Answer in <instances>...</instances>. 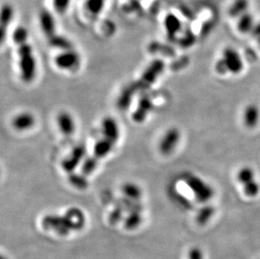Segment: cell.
I'll return each instance as SVG.
<instances>
[{"instance_id":"cell-1","label":"cell","mask_w":260,"mask_h":259,"mask_svg":"<svg viewBox=\"0 0 260 259\" xmlns=\"http://www.w3.org/2000/svg\"><path fill=\"white\" fill-rule=\"evenodd\" d=\"M165 63L160 59H156L151 63L141 78L128 85L120 95L117 104L119 109H125L130 105L132 98L138 93L144 92L154 85L160 74L163 72Z\"/></svg>"},{"instance_id":"cell-2","label":"cell","mask_w":260,"mask_h":259,"mask_svg":"<svg viewBox=\"0 0 260 259\" xmlns=\"http://www.w3.org/2000/svg\"><path fill=\"white\" fill-rule=\"evenodd\" d=\"M28 37V32L23 26H18L13 33V40L18 48L21 77L26 83L34 79L36 71L35 58L32 46L29 43Z\"/></svg>"},{"instance_id":"cell-3","label":"cell","mask_w":260,"mask_h":259,"mask_svg":"<svg viewBox=\"0 0 260 259\" xmlns=\"http://www.w3.org/2000/svg\"><path fill=\"white\" fill-rule=\"evenodd\" d=\"M85 216L81 210L72 208L64 216H48L43 220L46 228H53L61 234H66L70 229L80 228L85 224Z\"/></svg>"},{"instance_id":"cell-4","label":"cell","mask_w":260,"mask_h":259,"mask_svg":"<svg viewBox=\"0 0 260 259\" xmlns=\"http://www.w3.org/2000/svg\"><path fill=\"white\" fill-rule=\"evenodd\" d=\"M117 140H118L104 135V138L98 140L95 144L93 155L85 162V164L83 166V169H82L83 173L85 175H89L94 172L100 160L105 157L111 152Z\"/></svg>"},{"instance_id":"cell-5","label":"cell","mask_w":260,"mask_h":259,"mask_svg":"<svg viewBox=\"0 0 260 259\" xmlns=\"http://www.w3.org/2000/svg\"><path fill=\"white\" fill-rule=\"evenodd\" d=\"M185 184L191 190L193 194L199 202H207L214 195L213 189L195 175L187 174L185 176Z\"/></svg>"},{"instance_id":"cell-6","label":"cell","mask_w":260,"mask_h":259,"mask_svg":"<svg viewBox=\"0 0 260 259\" xmlns=\"http://www.w3.org/2000/svg\"><path fill=\"white\" fill-rule=\"evenodd\" d=\"M222 59L225 63L228 72L233 74L241 72L243 69V63L240 54L232 47H226L223 50Z\"/></svg>"},{"instance_id":"cell-7","label":"cell","mask_w":260,"mask_h":259,"mask_svg":"<svg viewBox=\"0 0 260 259\" xmlns=\"http://www.w3.org/2000/svg\"><path fill=\"white\" fill-rule=\"evenodd\" d=\"M56 64L59 69L63 70H72L79 67L80 57L75 51H64L63 53L59 54L55 59Z\"/></svg>"},{"instance_id":"cell-8","label":"cell","mask_w":260,"mask_h":259,"mask_svg":"<svg viewBox=\"0 0 260 259\" xmlns=\"http://www.w3.org/2000/svg\"><path fill=\"white\" fill-rule=\"evenodd\" d=\"M180 140V131L177 128H171L167 131L160 141L159 150L164 155H168L175 149Z\"/></svg>"},{"instance_id":"cell-9","label":"cell","mask_w":260,"mask_h":259,"mask_svg":"<svg viewBox=\"0 0 260 259\" xmlns=\"http://www.w3.org/2000/svg\"><path fill=\"white\" fill-rule=\"evenodd\" d=\"M86 153V148L85 145L80 144L72 150L69 157L63 162V168L64 171L69 173H72L74 169L79 166Z\"/></svg>"},{"instance_id":"cell-10","label":"cell","mask_w":260,"mask_h":259,"mask_svg":"<svg viewBox=\"0 0 260 259\" xmlns=\"http://www.w3.org/2000/svg\"><path fill=\"white\" fill-rule=\"evenodd\" d=\"M154 107V101L151 96L149 95L142 96L138 104V109L132 115V119L137 123L144 121L147 115L152 111Z\"/></svg>"},{"instance_id":"cell-11","label":"cell","mask_w":260,"mask_h":259,"mask_svg":"<svg viewBox=\"0 0 260 259\" xmlns=\"http://www.w3.org/2000/svg\"><path fill=\"white\" fill-rule=\"evenodd\" d=\"M39 17H40V25H41L42 32L44 33L45 36L49 41L55 35H57L53 16L47 10H42Z\"/></svg>"},{"instance_id":"cell-12","label":"cell","mask_w":260,"mask_h":259,"mask_svg":"<svg viewBox=\"0 0 260 259\" xmlns=\"http://www.w3.org/2000/svg\"><path fill=\"white\" fill-rule=\"evenodd\" d=\"M1 17H0V35H1V41L3 42L4 38L6 35L7 31L12 22L14 17V10L10 4H5L1 9Z\"/></svg>"},{"instance_id":"cell-13","label":"cell","mask_w":260,"mask_h":259,"mask_svg":"<svg viewBox=\"0 0 260 259\" xmlns=\"http://www.w3.org/2000/svg\"><path fill=\"white\" fill-rule=\"evenodd\" d=\"M164 26L167 35L170 40H173L182 29V23L177 16L170 14L166 16L164 20Z\"/></svg>"},{"instance_id":"cell-14","label":"cell","mask_w":260,"mask_h":259,"mask_svg":"<svg viewBox=\"0 0 260 259\" xmlns=\"http://www.w3.org/2000/svg\"><path fill=\"white\" fill-rule=\"evenodd\" d=\"M260 120V110L255 104H250L246 107L243 113V122L248 128H254Z\"/></svg>"},{"instance_id":"cell-15","label":"cell","mask_w":260,"mask_h":259,"mask_svg":"<svg viewBox=\"0 0 260 259\" xmlns=\"http://www.w3.org/2000/svg\"><path fill=\"white\" fill-rule=\"evenodd\" d=\"M256 22L254 17L249 11L244 14L243 16L239 17L237 22V28L238 32L242 34H248L251 33L254 30Z\"/></svg>"},{"instance_id":"cell-16","label":"cell","mask_w":260,"mask_h":259,"mask_svg":"<svg viewBox=\"0 0 260 259\" xmlns=\"http://www.w3.org/2000/svg\"><path fill=\"white\" fill-rule=\"evenodd\" d=\"M34 116L30 113H22L13 120V126L18 131H25L34 125Z\"/></svg>"},{"instance_id":"cell-17","label":"cell","mask_w":260,"mask_h":259,"mask_svg":"<svg viewBox=\"0 0 260 259\" xmlns=\"http://www.w3.org/2000/svg\"><path fill=\"white\" fill-rule=\"evenodd\" d=\"M249 1L248 0H233V2L229 6L228 15L233 19H238L248 12Z\"/></svg>"},{"instance_id":"cell-18","label":"cell","mask_w":260,"mask_h":259,"mask_svg":"<svg viewBox=\"0 0 260 259\" xmlns=\"http://www.w3.org/2000/svg\"><path fill=\"white\" fill-rule=\"evenodd\" d=\"M57 123L59 128L67 136L72 135L75 131V124L72 116L69 113L63 112L57 117Z\"/></svg>"},{"instance_id":"cell-19","label":"cell","mask_w":260,"mask_h":259,"mask_svg":"<svg viewBox=\"0 0 260 259\" xmlns=\"http://www.w3.org/2000/svg\"><path fill=\"white\" fill-rule=\"evenodd\" d=\"M105 0H85V10L88 12V16L97 17L104 10Z\"/></svg>"},{"instance_id":"cell-20","label":"cell","mask_w":260,"mask_h":259,"mask_svg":"<svg viewBox=\"0 0 260 259\" xmlns=\"http://www.w3.org/2000/svg\"><path fill=\"white\" fill-rule=\"evenodd\" d=\"M215 213V209L211 206H205L201 208L197 216H196V222L199 225H206L207 222L210 221L211 217L213 216Z\"/></svg>"},{"instance_id":"cell-21","label":"cell","mask_w":260,"mask_h":259,"mask_svg":"<svg viewBox=\"0 0 260 259\" xmlns=\"http://www.w3.org/2000/svg\"><path fill=\"white\" fill-rule=\"evenodd\" d=\"M254 178H255L254 171L249 167H243L238 173V180L243 185L248 184L253 180H255Z\"/></svg>"},{"instance_id":"cell-22","label":"cell","mask_w":260,"mask_h":259,"mask_svg":"<svg viewBox=\"0 0 260 259\" xmlns=\"http://www.w3.org/2000/svg\"><path fill=\"white\" fill-rule=\"evenodd\" d=\"M123 193L125 197L133 200H139L141 198V192L139 188L133 184H126L123 186Z\"/></svg>"},{"instance_id":"cell-23","label":"cell","mask_w":260,"mask_h":259,"mask_svg":"<svg viewBox=\"0 0 260 259\" xmlns=\"http://www.w3.org/2000/svg\"><path fill=\"white\" fill-rule=\"evenodd\" d=\"M243 192L247 196L251 197V198L257 196L260 192V184L256 180L249 182L248 184L243 185Z\"/></svg>"},{"instance_id":"cell-24","label":"cell","mask_w":260,"mask_h":259,"mask_svg":"<svg viewBox=\"0 0 260 259\" xmlns=\"http://www.w3.org/2000/svg\"><path fill=\"white\" fill-rule=\"evenodd\" d=\"M69 182L79 189H85L88 187V180L83 175L70 173L69 175Z\"/></svg>"},{"instance_id":"cell-25","label":"cell","mask_w":260,"mask_h":259,"mask_svg":"<svg viewBox=\"0 0 260 259\" xmlns=\"http://www.w3.org/2000/svg\"><path fill=\"white\" fill-rule=\"evenodd\" d=\"M53 9L57 14L63 15L68 11L71 0H52Z\"/></svg>"},{"instance_id":"cell-26","label":"cell","mask_w":260,"mask_h":259,"mask_svg":"<svg viewBox=\"0 0 260 259\" xmlns=\"http://www.w3.org/2000/svg\"><path fill=\"white\" fill-rule=\"evenodd\" d=\"M140 212L141 211H132L130 216H129L128 219L126 220L125 222V225L129 228L136 227L137 225L139 224V222L141 221V217H140Z\"/></svg>"},{"instance_id":"cell-27","label":"cell","mask_w":260,"mask_h":259,"mask_svg":"<svg viewBox=\"0 0 260 259\" xmlns=\"http://www.w3.org/2000/svg\"><path fill=\"white\" fill-rule=\"evenodd\" d=\"M194 43V35L191 32H188L184 35L180 41V45L184 47H188L192 46Z\"/></svg>"},{"instance_id":"cell-28","label":"cell","mask_w":260,"mask_h":259,"mask_svg":"<svg viewBox=\"0 0 260 259\" xmlns=\"http://www.w3.org/2000/svg\"><path fill=\"white\" fill-rule=\"evenodd\" d=\"M188 259H204L203 252L198 247H193L189 252Z\"/></svg>"},{"instance_id":"cell-29","label":"cell","mask_w":260,"mask_h":259,"mask_svg":"<svg viewBox=\"0 0 260 259\" xmlns=\"http://www.w3.org/2000/svg\"><path fill=\"white\" fill-rule=\"evenodd\" d=\"M215 69H216V72H218L219 74H226V72H228V70L226 69V64L223 62V60L222 58H220L216 62Z\"/></svg>"},{"instance_id":"cell-30","label":"cell","mask_w":260,"mask_h":259,"mask_svg":"<svg viewBox=\"0 0 260 259\" xmlns=\"http://www.w3.org/2000/svg\"><path fill=\"white\" fill-rule=\"evenodd\" d=\"M251 33L254 35V37L257 39V41L260 40V23H258L255 25L254 30L252 31Z\"/></svg>"},{"instance_id":"cell-31","label":"cell","mask_w":260,"mask_h":259,"mask_svg":"<svg viewBox=\"0 0 260 259\" xmlns=\"http://www.w3.org/2000/svg\"><path fill=\"white\" fill-rule=\"evenodd\" d=\"M258 42H259V44H260V40H259V41H258Z\"/></svg>"}]
</instances>
